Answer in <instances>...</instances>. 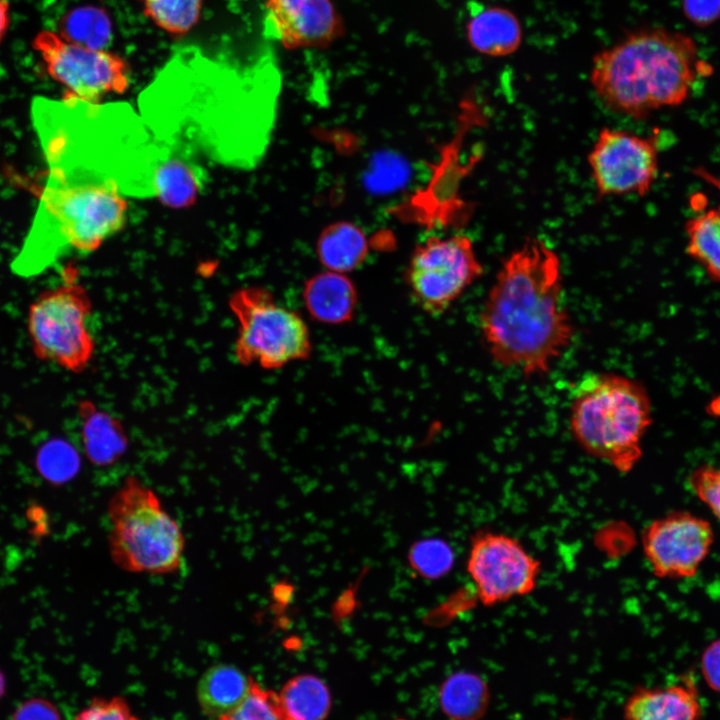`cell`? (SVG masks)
<instances>
[{
    "instance_id": "cell-1",
    "label": "cell",
    "mask_w": 720,
    "mask_h": 720,
    "mask_svg": "<svg viewBox=\"0 0 720 720\" xmlns=\"http://www.w3.org/2000/svg\"><path fill=\"white\" fill-rule=\"evenodd\" d=\"M280 88L269 53L239 60L190 45L177 49L142 92L141 115L171 148L250 169L270 144Z\"/></svg>"
},
{
    "instance_id": "cell-2",
    "label": "cell",
    "mask_w": 720,
    "mask_h": 720,
    "mask_svg": "<svg viewBox=\"0 0 720 720\" xmlns=\"http://www.w3.org/2000/svg\"><path fill=\"white\" fill-rule=\"evenodd\" d=\"M478 321L496 365L528 378L547 374L574 337L557 252L528 237L503 260Z\"/></svg>"
},
{
    "instance_id": "cell-3",
    "label": "cell",
    "mask_w": 720,
    "mask_h": 720,
    "mask_svg": "<svg viewBox=\"0 0 720 720\" xmlns=\"http://www.w3.org/2000/svg\"><path fill=\"white\" fill-rule=\"evenodd\" d=\"M31 119L50 170L111 180L124 195L154 197L156 171L171 148L149 134L129 105L37 96Z\"/></svg>"
},
{
    "instance_id": "cell-4",
    "label": "cell",
    "mask_w": 720,
    "mask_h": 720,
    "mask_svg": "<svg viewBox=\"0 0 720 720\" xmlns=\"http://www.w3.org/2000/svg\"><path fill=\"white\" fill-rule=\"evenodd\" d=\"M706 66L691 36L662 27L645 28L596 54L590 82L609 109L641 119L685 102Z\"/></svg>"
},
{
    "instance_id": "cell-5",
    "label": "cell",
    "mask_w": 720,
    "mask_h": 720,
    "mask_svg": "<svg viewBox=\"0 0 720 720\" xmlns=\"http://www.w3.org/2000/svg\"><path fill=\"white\" fill-rule=\"evenodd\" d=\"M127 210L125 195L114 181L48 172L16 270L38 271L69 248L95 251L124 226Z\"/></svg>"
},
{
    "instance_id": "cell-6",
    "label": "cell",
    "mask_w": 720,
    "mask_h": 720,
    "mask_svg": "<svg viewBox=\"0 0 720 720\" xmlns=\"http://www.w3.org/2000/svg\"><path fill=\"white\" fill-rule=\"evenodd\" d=\"M652 402L639 381L613 372L582 377L570 395L569 428L591 457L628 473L643 455L652 425Z\"/></svg>"
},
{
    "instance_id": "cell-7",
    "label": "cell",
    "mask_w": 720,
    "mask_h": 720,
    "mask_svg": "<svg viewBox=\"0 0 720 720\" xmlns=\"http://www.w3.org/2000/svg\"><path fill=\"white\" fill-rule=\"evenodd\" d=\"M108 546L113 562L133 573L170 574L178 570L185 538L157 495L129 476L108 504Z\"/></svg>"
},
{
    "instance_id": "cell-8",
    "label": "cell",
    "mask_w": 720,
    "mask_h": 720,
    "mask_svg": "<svg viewBox=\"0 0 720 720\" xmlns=\"http://www.w3.org/2000/svg\"><path fill=\"white\" fill-rule=\"evenodd\" d=\"M229 305L238 321L234 353L240 363L278 369L311 354L306 322L279 304L267 289L241 288L233 293Z\"/></svg>"
},
{
    "instance_id": "cell-9",
    "label": "cell",
    "mask_w": 720,
    "mask_h": 720,
    "mask_svg": "<svg viewBox=\"0 0 720 720\" xmlns=\"http://www.w3.org/2000/svg\"><path fill=\"white\" fill-rule=\"evenodd\" d=\"M91 309L87 290L73 277L41 292L27 313V332L35 357L70 372H82L95 349L86 324Z\"/></svg>"
},
{
    "instance_id": "cell-10",
    "label": "cell",
    "mask_w": 720,
    "mask_h": 720,
    "mask_svg": "<svg viewBox=\"0 0 720 720\" xmlns=\"http://www.w3.org/2000/svg\"><path fill=\"white\" fill-rule=\"evenodd\" d=\"M473 241L466 235L431 236L413 250L406 281L425 313H445L483 274Z\"/></svg>"
},
{
    "instance_id": "cell-11",
    "label": "cell",
    "mask_w": 720,
    "mask_h": 720,
    "mask_svg": "<svg viewBox=\"0 0 720 720\" xmlns=\"http://www.w3.org/2000/svg\"><path fill=\"white\" fill-rule=\"evenodd\" d=\"M32 46L48 74L66 88L65 95L100 103L103 97L124 93L129 87L128 64L114 52L72 43L48 30L40 31Z\"/></svg>"
},
{
    "instance_id": "cell-12",
    "label": "cell",
    "mask_w": 720,
    "mask_h": 720,
    "mask_svg": "<svg viewBox=\"0 0 720 720\" xmlns=\"http://www.w3.org/2000/svg\"><path fill=\"white\" fill-rule=\"evenodd\" d=\"M467 572L482 605L491 607L532 593L541 563L516 538L480 531L472 538Z\"/></svg>"
},
{
    "instance_id": "cell-13",
    "label": "cell",
    "mask_w": 720,
    "mask_h": 720,
    "mask_svg": "<svg viewBox=\"0 0 720 720\" xmlns=\"http://www.w3.org/2000/svg\"><path fill=\"white\" fill-rule=\"evenodd\" d=\"M587 162L600 197L628 194L643 197L649 193L658 175L657 137L603 128Z\"/></svg>"
},
{
    "instance_id": "cell-14",
    "label": "cell",
    "mask_w": 720,
    "mask_h": 720,
    "mask_svg": "<svg viewBox=\"0 0 720 720\" xmlns=\"http://www.w3.org/2000/svg\"><path fill=\"white\" fill-rule=\"evenodd\" d=\"M711 524L688 511H672L643 530V554L652 573L661 579L693 577L714 543Z\"/></svg>"
},
{
    "instance_id": "cell-15",
    "label": "cell",
    "mask_w": 720,
    "mask_h": 720,
    "mask_svg": "<svg viewBox=\"0 0 720 720\" xmlns=\"http://www.w3.org/2000/svg\"><path fill=\"white\" fill-rule=\"evenodd\" d=\"M264 34L287 49L323 48L344 32L331 0H264Z\"/></svg>"
},
{
    "instance_id": "cell-16",
    "label": "cell",
    "mask_w": 720,
    "mask_h": 720,
    "mask_svg": "<svg viewBox=\"0 0 720 720\" xmlns=\"http://www.w3.org/2000/svg\"><path fill=\"white\" fill-rule=\"evenodd\" d=\"M623 712L625 720H701L702 705L694 678L685 674L667 686L636 688Z\"/></svg>"
},
{
    "instance_id": "cell-17",
    "label": "cell",
    "mask_w": 720,
    "mask_h": 720,
    "mask_svg": "<svg viewBox=\"0 0 720 720\" xmlns=\"http://www.w3.org/2000/svg\"><path fill=\"white\" fill-rule=\"evenodd\" d=\"M469 13L466 38L473 50L490 57H505L519 49L522 26L511 10L471 2Z\"/></svg>"
},
{
    "instance_id": "cell-18",
    "label": "cell",
    "mask_w": 720,
    "mask_h": 720,
    "mask_svg": "<svg viewBox=\"0 0 720 720\" xmlns=\"http://www.w3.org/2000/svg\"><path fill=\"white\" fill-rule=\"evenodd\" d=\"M303 301L308 314L314 320L326 324H342L352 319L358 293L346 274L326 270L306 281Z\"/></svg>"
},
{
    "instance_id": "cell-19",
    "label": "cell",
    "mask_w": 720,
    "mask_h": 720,
    "mask_svg": "<svg viewBox=\"0 0 720 720\" xmlns=\"http://www.w3.org/2000/svg\"><path fill=\"white\" fill-rule=\"evenodd\" d=\"M205 178L191 155L172 148L156 171L154 197L172 208L187 207L203 189Z\"/></svg>"
},
{
    "instance_id": "cell-20",
    "label": "cell",
    "mask_w": 720,
    "mask_h": 720,
    "mask_svg": "<svg viewBox=\"0 0 720 720\" xmlns=\"http://www.w3.org/2000/svg\"><path fill=\"white\" fill-rule=\"evenodd\" d=\"M254 679L231 664H215L200 677L196 696L201 711L216 720L237 707L249 694Z\"/></svg>"
},
{
    "instance_id": "cell-21",
    "label": "cell",
    "mask_w": 720,
    "mask_h": 720,
    "mask_svg": "<svg viewBox=\"0 0 720 720\" xmlns=\"http://www.w3.org/2000/svg\"><path fill=\"white\" fill-rule=\"evenodd\" d=\"M81 437L85 454L97 466H109L120 459L128 441L120 423L98 410L90 401L78 405Z\"/></svg>"
},
{
    "instance_id": "cell-22",
    "label": "cell",
    "mask_w": 720,
    "mask_h": 720,
    "mask_svg": "<svg viewBox=\"0 0 720 720\" xmlns=\"http://www.w3.org/2000/svg\"><path fill=\"white\" fill-rule=\"evenodd\" d=\"M316 250L326 270L346 274L357 269L366 259L368 239L358 225L339 221L322 230Z\"/></svg>"
},
{
    "instance_id": "cell-23",
    "label": "cell",
    "mask_w": 720,
    "mask_h": 720,
    "mask_svg": "<svg viewBox=\"0 0 720 720\" xmlns=\"http://www.w3.org/2000/svg\"><path fill=\"white\" fill-rule=\"evenodd\" d=\"M438 700L442 712L450 720H480L487 712L490 691L478 674L458 671L441 683Z\"/></svg>"
},
{
    "instance_id": "cell-24",
    "label": "cell",
    "mask_w": 720,
    "mask_h": 720,
    "mask_svg": "<svg viewBox=\"0 0 720 720\" xmlns=\"http://www.w3.org/2000/svg\"><path fill=\"white\" fill-rule=\"evenodd\" d=\"M277 698L286 720H326L332 705L327 684L308 673L288 679Z\"/></svg>"
},
{
    "instance_id": "cell-25",
    "label": "cell",
    "mask_w": 720,
    "mask_h": 720,
    "mask_svg": "<svg viewBox=\"0 0 720 720\" xmlns=\"http://www.w3.org/2000/svg\"><path fill=\"white\" fill-rule=\"evenodd\" d=\"M686 252L713 281L720 282V206L690 218L685 224Z\"/></svg>"
},
{
    "instance_id": "cell-26",
    "label": "cell",
    "mask_w": 720,
    "mask_h": 720,
    "mask_svg": "<svg viewBox=\"0 0 720 720\" xmlns=\"http://www.w3.org/2000/svg\"><path fill=\"white\" fill-rule=\"evenodd\" d=\"M58 34L72 43L105 49L112 38L111 21L103 8L78 6L63 15Z\"/></svg>"
},
{
    "instance_id": "cell-27",
    "label": "cell",
    "mask_w": 720,
    "mask_h": 720,
    "mask_svg": "<svg viewBox=\"0 0 720 720\" xmlns=\"http://www.w3.org/2000/svg\"><path fill=\"white\" fill-rule=\"evenodd\" d=\"M143 14L164 32L182 36L198 23L204 0H137Z\"/></svg>"
},
{
    "instance_id": "cell-28",
    "label": "cell",
    "mask_w": 720,
    "mask_h": 720,
    "mask_svg": "<svg viewBox=\"0 0 720 720\" xmlns=\"http://www.w3.org/2000/svg\"><path fill=\"white\" fill-rule=\"evenodd\" d=\"M36 467L48 482L61 485L78 473L80 459L76 450L66 441L54 439L45 443L36 456Z\"/></svg>"
},
{
    "instance_id": "cell-29",
    "label": "cell",
    "mask_w": 720,
    "mask_h": 720,
    "mask_svg": "<svg viewBox=\"0 0 720 720\" xmlns=\"http://www.w3.org/2000/svg\"><path fill=\"white\" fill-rule=\"evenodd\" d=\"M408 559L420 576L437 578L451 568L453 554L445 542L431 538L416 542L409 550Z\"/></svg>"
},
{
    "instance_id": "cell-30",
    "label": "cell",
    "mask_w": 720,
    "mask_h": 720,
    "mask_svg": "<svg viewBox=\"0 0 720 720\" xmlns=\"http://www.w3.org/2000/svg\"><path fill=\"white\" fill-rule=\"evenodd\" d=\"M217 720H286L277 698V692L263 688L253 681L246 698L233 710Z\"/></svg>"
},
{
    "instance_id": "cell-31",
    "label": "cell",
    "mask_w": 720,
    "mask_h": 720,
    "mask_svg": "<svg viewBox=\"0 0 720 720\" xmlns=\"http://www.w3.org/2000/svg\"><path fill=\"white\" fill-rule=\"evenodd\" d=\"M688 483L698 499L720 520V468L701 465L690 473Z\"/></svg>"
},
{
    "instance_id": "cell-32",
    "label": "cell",
    "mask_w": 720,
    "mask_h": 720,
    "mask_svg": "<svg viewBox=\"0 0 720 720\" xmlns=\"http://www.w3.org/2000/svg\"><path fill=\"white\" fill-rule=\"evenodd\" d=\"M74 720H141L121 696L94 698Z\"/></svg>"
},
{
    "instance_id": "cell-33",
    "label": "cell",
    "mask_w": 720,
    "mask_h": 720,
    "mask_svg": "<svg viewBox=\"0 0 720 720\" xmlns=\"http://www.w3.org/2000/svg\"><path fill=\"white\" fill-rule=\"evenodd\" d=\"M686 18L697 26H708L720 17V0H682Z\"/></svg>"
},
{
    "instance_id": "cell-34",
    "label": "cell",
    "mask_w": 720,
    "mask_h": 720,
    "mask_svg": "<svg viewBox=\"0 0 720 720\" xmlns=\"http://www.w3.org/2000/svg\"><path fill=\"white\" fill-rule=\"evenodd\" d=\"M11 720H62V718L53 703L43 698H32L17 707Z\"/></svg>"
},
{
    "instance_id": "cell-35",
    "label": "cell",
    "mask_w": 720,
    "mask_h": 720,
    "mask_svg": "<svg viewBox=\"0 0 720 720\" xmlns=\"http://www.w3.org/2000/svg\"><path fill=\"white\" fill-rule=\"evenodd\" d=\"M701 674L707 686L720 694V638L712 641L700 659Z\"/></svg>"
},
{
    "instance_id": "cell-36",
    "label": "cell",
    "mask_w": 720,
    "mask_h": 720,
    "mask_svg": "<svg viewBox=\"0 0 720 720\" xmlns=\"http://www.w3.org/2000/svg\"><path fill=\"white\" fill-rule=\"evenodd\" d=\"M9 27V4L0 0V42L4 38Z\"/></svg>"
},
{
    "instance_id": "cell-37",
    "label": "cell",
    "mask_w": 720,
    "mask_h": 720,
    "mask_svg": "<svg viewBox=\"0 0 720 720\" xmlns=\"http://www.w3.org/2000/svg\"><path fill=\"white\" fill-rule=\"evenodd\" d=\"M5 690H6V679H5L4 674L0 671V699L5 694Z\"/></svg>"
}]
</instances>
